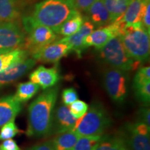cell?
<instances>
[{"label": "cell", "mask_w": 150, "mask_h": 150, "mask_svg": "<svg viewBox=\"0 0 150 150\" xmlns=\"http://www.w3.org/2000/svg\"><path fill=\"white\" fill-rule=\"evenodd\" d=\"M102 136H80L72 150H95Z\"/></svg>", "instance_id": "484cf974"}, {"label": "cell", "mask_w": 150, "mask_h": 150, "mask_svg": "<svg viewBox=\"0 0 150 150\" xmlns=\"http://www.w3.org/2000/svg\"><path fill=\"white\" fill-rule=\"evenodd\" d=\"M61 98L63 104L65 106H70L73 102L78 99V93L73 88H68L63 90L61 94Z\"/></svg>", "instance_id": "4dcf8cb0"}, {"label": "cell", "mask_w": 150, "mask_h": 150, "mask_svg": "<svg viewBox=\"0 0 150 150\" xmlns=\"http://www.w3.org/2000/svg\"><path fill=\"white\" fill-rule=\"evenodd\" d=\"M95 26L91 21L88 20H84L83 24L77 32L70 36L64 37L60 40L68 45L72 49V51L75 52L78 56H80L82 52L86 49L83 45L84 40L93 32Z\"/></svg>", "instance_id": "9a60e30c"}, {"label": "cell", "mask_w": 150, "mask_h": 150, "mask_svg": "<svg viewBox=\"0 0 150 150\" xmlns=\"http://www.w3.org/2000/svg\"><path fill=\"white\" fill-rule=\"evenodd\" d=\"M70 52L72 49L68 45L57 40L44 47L31 56L35 61L46 63H57Z\"/></svg>", "instance_id": "8fae6325"}, {"label": "cell", "mask_w": 150, "mask_h": 150, "mask_svg": "<svg viewBox=\"0 0 150 150\" xmlns=\"http://www.w3.org/2000/svg\"><path fill=\"white\" fill-rule=\"evenodd\" d=\"M59 91L58 86L45 90L29 105L26 132L28 136L43 137L50 135Z\"/></svg>", "instance_id": "7a4b0ae2"}, {"label": "cell", "mask_w": 150, "mask_h": 150, "mask_svg": "<svg viewBox=\"0 0 150 150\" xmlns=\"http://www.w3.org/2000/svg\"><path fill=\"white\" fill-rule=\"evenodd\" d=\"M35 63V60L27 58L0 72V87L10 84L21 78L34 67Z\"/></svg>", "instance_id": "4fadbf2b"}, {"label": "cell", "mask_w": 150, "mask_h": 150, "mask_svg": "<svg viewBox=\"0 0 150 150\" xmlns=\"http://www.w3.org/2000/svg\"><path fill=\"white\" fill-rule=\"evenodd\" d=\"M22 110V103L14 95H8L0 99V128L14 120Z\"/></svg>", "instance_id": "2e32d148"}, {"label": "cell", "mask_w": 150, "mask_h": 150, "mask_svg": "<svg viewBox=\"0 0 150 150\" xmlns=\"http://www.w3.org/2000/svg\"><path fill=\"white\" fill-rule=\"evenodd\" d=\"M26 35L18 22L0 24V50L23 49Z\"/></svg>", "instance_id": "ba28073f"}, {"label": "cell", "mask_w": 150, "mask_h": 150, "mask_svg": "<svg viewBox=\"0 0 150 150\" xmlns=\"http://www.w3.org/2000/svg\"><path fill=\"white\" fill-rule=\"evenodd\" d=\"M25 31L27 36H26L23 49L31 55L54 42L57 38V35L53 30L45 26L35 25Z\"/></svg>", "instance_id": "52a82bcc"}, {"label": "cell", "mask_w": 150, "mask_h": 150, "mask_svg": "<svg viewBox=\"0 0 150 150\" xmlns=\"http://www.w3.org/2000/svg\"><path fill=\"white\" fill-rule=\"evenodd\" d=\"M80 136L73 130L57 134L52 140L56 150H72Z\"/></svg>", "instance_id": "ffe728a7"}, {"label": "cell", "mask_w": 150, "mask_h": 150, "mask_svg": "<svg viewBox=\"0 0 150 150\" xmlns=\"http://www.w3.org/2000/svg\"><path fill=\"white\" fill-rule=\"evenodd\" d=\"M40 86L31 81L24 82L18 84L14 97L20 103L29 101L36 95Z\"/></svg>", "instance_id": "d4e9b609"}, {"label": "cell", "mask_w": 150, "mask_h": 150, "mask_svg": "<svg viewBox=\"0 0 150 150\" xmlns=\"http://www.w3.org/2000/svg\"><path fill=\"white\" fill-rule=\"evenodd\" d=\"M150 110L149 108H142V109L139 110V113H138V119L139 120L144 124H145L148 127L150 128Z\"/></svg>", "instance_id": "836d02e7"}, {"label": "cell", "mask_w": 150, "mask_h": 150, "mask_svg": "<svg viewBox=\"0 0 150 150\" xmlns=\"http://www.w3.org/2000/svg\"><path fill=\"white\" fill-rule=\"evenodd\" d=\"M9 52L8 50H0V54H2V53H5V52Z\"/></svg>", "instance_id": "8d00e7d4"}, {"label": "cell", "mask_w": 150, "mask_h": 150, "mask_svg": "<svg viewBox=\"0 0 150 150\" xmlns=\"http://www.w3.org/2000/svg\"><path fill=\"white\" fill-rule=\"evenodd\" d=\"M137 99L142 104H149L150 102V82L142 84L134 88Z\"/></svg>", "instance_id": "83f0119b"}, {"label": "cell", "mask_w": 150, "mask_h": 150, "mask_svg": "<svg viewBox=\"0 0 150 150\" xmlns=\"http://www.w3.org/2000/svg\"><path fill=\"white\" fill-rule=\"evenodd\" d=\"M147 82H150V67L149 66L140 67L134 76L133 88H134Z\"/></svg>", "instance_id": "f1b7e54d"}, {"label": "cell", "mask_w": 150, "mask_h": 150, "mask_svg": "<svg viewBox=\"0 0 150 150\" xmlns=\"http://www.w3.org/2000/svg\"><path fill=\"white\" fill-rule=\"evenodd\" d=\"M88 108V105L82 100H76L70 105V111L75 118L78 119L82 117Z\"/></svg>", "instance_id": "f546056e"}, {"label": "cell", "mask_w": 150, "mask_h": 150, "mask_svg": "<svg viewBox=\"0 0 150 150\" xmlns=\"http://www.w3.org/2000/svg\"><path fill=\"white\" fill-rule=\"evenodd\" d=\"M111 19V22L122 20L131 0H102Z\"/></svg>", "instance_id": "7402d4cb"}, {"label": "cell", "mask_w": 150, "mask_h": 150, "mask_svg": "<svg viewBox=\"0 0 150 150\" xmlns=\"http://www.w3.org/2000/svg\"><path fill=\"white\" fill-rule=\"evenodd\" d=\"M0 150H21L17 142L13 139L3 140L0 144Z\"/></svg>", "instance_id": "d6a6232c"}, {"label": "cell", "mask_w": 150, "mask_h": 150, "mask_svg": "<svg viewBox=\"0 0 150 150\" xmlns=\"http://www.w3.org/2000/svg\"><path fill=\"white\" fill-rule=\"evenodd\" d=\"M20 11L17 0H0V22H17Z\"/></svg>", "instance_id": "d6986e66"}, {"label": "cell", "mask_w": 150, "mask_h": 150, "mask_svg": "<svg viewBox=\"0 0 150 150\" xmlns=\"http://www.w3.org/2000/svg\"><path fill=\"white\" fill-rule=\"evenodd\" d=\"M142 25L148 32L150 33V3L146 7L142 19Z\"/></svg>", "instance_id": "e575fe53"}, {"label": "cell", "mask_w": 150, "mask_h": 150, "mask_svg": "<svg viewBox=\"0 0 150 150\" xmlns=\"http://www.w3.org/2000/svg\"><path fill=\"white\" fill-rule=\"evenodd\" d=\"M126 24L122 20H116L105 27L93 31L84 40V47L86 49L94 47L96 50H99L112 38L119 36Z\"/></svg>", "instance_id": "9c48e42d"}, {"label": "cell", "mask_w": 150, "mask_h": 150, "mask_svg": "<svg viewBox=\"0 0 150 150\" xmlns=\"http://www.w3.org/2000/svg\"><path fill=\"white\" fill-rule=\"evenodd\" d=\"M60 76L56 67L47 68L40 65L29 75V80L44 90L54 87L59 82Z\"/></svg>", "instance_id": "5bb4252c"}, {"label": "cell", "mask_w": 150, "mask_h": 150, "mask_svg": "<svg viewBox=\"0 0 150 150\" xmlns=\"http://www.w3.org/2000/svg\"><path fill=\"white\" fill-rule=\"evenodd\" d=\"M77 10L86 11L97 0H72Z\"/></svg>", "instance_id": "1f68e13d"}, {"label": "cell", "mask_w": 150, "mask_h": 150, "mask_svg": "<svg viewBox=\"0 0 150 150\" xmlns=\"http://www.w3.org/2000/svg\"><path fill=\"white\" fill-rule=\"evenodd\" d=\"M77 120L70 111L69 107L60 104L55 107L50 135H57L72 130Z\"/></svg>", "instance_id": "7c38bea8"}, {"label": "cell", "mask_w": 150, "mask_h": 150, "mask_svg": "<svg viewBox=\"0 0 150 150\" xmlns=\"http://www.w3.org/2000/svg\"><path fill=\"white\" fill-rule=\"evenodd\" d=\"M84 22V18L81 14L79 11H77L68 18L64 23L59 27L56 33L64 35L65 37L70 36L74 34L79 30Z\"/></svg>", "instance_id": "603a6c76"}, {"label": "cell", "mask_w": 150, "mask_h": 150, "mask_svg": "<svg viewBox=\"0 0 150 150\" xmlns=\"http://www.w3.org/2000/svg\"><path fill=\"white\" fill-rule=\"evenodd\" d=\"M149 33L140 24H126L119 37L131 59L142 64L149 57Z\"/></svg>", "instance_id": "3957f363"}, {"label": "cell", "mask_w": 150, "mask_h": 150, "mask_svg": "<svg viewBox=\"0 0 150 150\" xmlns=\"http://www.w3.org/2000/svg\"><path fill=\"white\" fill-rule=\"evenodd\" d=\"M27 150H56L51 141H47L29 147Z\"/></svg>", "instance_id": "d590c367"}, {"label": "cell", "mask_w": 150, "mask_h": 150, "mask_svg": "<svg viewBox=\"0 0 150 150\" xmlns=\"http://www.w3.org/2000/svg\"><path fill=\"white\" fill-rule=\"evenodd\" d=\"M103 85L110 98L116 104L125 102L128 93V82L125 72L108 67L103 74Z\"/></svg>", "instance_id": "8992f818"}, {"label": "cell", "mask_w": 150, "mask_h": 150, "mask_svg": "<svg viewBox=\"0 0 150 150\" xmlns=\"http://www.w3.org/2000/svg\"><path fill=\"white\" fill-rule=\"evenodd\" d=\"M20 132L18 127H17L15 119L5 124L0 129V140L12 139L17 134Z\"/></svg>", "instance_id": "4316f807"}, {"label": "cell", "mask_w": 150, "mask_h": 150, "mask_svg": "<svg viewBox=\"0 0 150 150\" xmlns=\"http://www.w3.org/2000/svg\"><path fill=\"white\" fill-rule=\"evenodd\" d=\"M99 51L103 61L124 72L136 70L141 65L129 57L119 36L110 39Z\"/></svg>", "instance_id": "5b68a950"}, {"label": "cell", "mask_w": 150, "mask_h": 150, "mask_svg": "<svg viewBox=\"0 0 150 150\" xmlns=\"http://www.w3.org/2000/svg\"><path fill=\"white\" fill-rule=\"evenodd\" d=\"M127 133L131 150H150V128L145 124L137 120L127 125Z\"/></svg>", "instance_id": "30bf717a"}, {"label": "cell", "mask_w": 150, "mask_h": 150, "mask_svg": "<svg viewBox=\"0 0 150 150\" xmlns=\"http://www.w3.org/2000/svg\"><path fill=\"white\" fill-rule=\"evenodd\" d=\"M78 10L72 0H42L35 5L31 16L22 19L24 31L35 25L57 30Z\"/></svg>", "instance_id": "6da1fadb"}, {"label": "cell", "mask_w": 150, "mask_h": 150, "mask_svg": "<svg viewBox=\"0 0 150 150\" xmlns=\"http://www.w3.org/2000/svg\"><path fill=\"white\" fill-rule=\"evenodd\" d=\"M89 21L99 28L111 23V19L102 0H97L86 11Z\"/></svg>", "instance_id": "e0dca14e"}, {"label": "cell", "mask_w": 150, "mask_h": 150, "mask_svg": "<svg viewBox=\"0 0 150 150\" xmlns=\"http://www.w3.org/2000/svg\"><path fill=\"white\" fill-rule=\"evenodd\" d=\"M149 0H131L123 15L122 20L127 24H142V19Z\"/></svg>", "instance_id": "ac0fdd59"}, {"label": "cell", "mask_w": 150, "mask_h": 150, "mask_svg": "<svg viewBox=\"0 0 150 150\" xmlns=\"http://www.w3.org/2000/svg\"><path fill=\"white\" fill-rule=\"evenodd\" d=\"M111 123V118L104 105L99 102H94L86 113L78 118L72 130L80 136H102Z\"/></svg>", "instance_id": "277c9868"}, {"label": "cell", "mask_w": 150, "mask_h": 150, "mask_svg": "<svg viewBox=\"0 0 150 150\" xmlns=\"http://www.w3.org/2000/svg\"><path fill=\"white\" fill-rule=\"evenodd\" d=\"M29 55L28 52L24 49H17L0 54V72L15 63L27 59Z\"/></svg>", "instance_id": "44dd1931"}, {"label": "cell", "mask_w": 150, "mask_h": 150, "mask_svg": "<svg viewBox=\"0 0 150 150\" xmlns=\"http://www.w3.org/2000/svg\"><path fill=\"white\" fill-rule=\"evenodd\" d=\"M95 150H128L125 139L120 136H102Z\"/></svg>", "instance_id": "cb8c5ba5"}]
</instances>
